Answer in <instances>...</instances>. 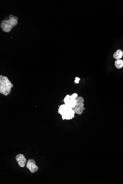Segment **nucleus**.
Returning <instances> with one entry per match:
<instances>
[{"instance_id": "obj_5", "label": "nucleus", "mask_w": 123, "mask_h": 184, "mask_svg": "<svg viewBox=\"0 0 123 184\" xmlns=\"http://www.w3.org/2000/svg\"><path fill=\"white\" fill-rule=\"evenodd\" d=\"M26 166L31 173L36 172L38 170V166L36 165V162L34 160H28L27 162Z\"/></svg>"}, {"instance_id": "obj_3", "label": "nucleus", "mask_w": 123, "mask_h": 184, "mask_svg": "<svg viewBox=\"0 0 123 184\" xmlns=\"http://www.w3.org/2000/svg\"><path fill=\"white\" fill-rule=\"evenodd\" d=\"M76 103L75 106L73 109L75 112L78 115H82L85 108L84 107V100L83 98L81 96L78 97L76 99Z\"/></svg>"}, {"instance_id": "obj_8", "label": "nucleus", "mask_w": 123, "mask_h": 184, "mask_svg": "<svg viewBox=\"0 0 123 184\" xmlns=\"http://www.w3.org/2000/svg\"><path fill=\"white\" fill-rule=\"evenodd\" d=\"M115 66L117 69H120L123 67V60H116L115 62Z\"/></svg>"}, {"instance_id": "obj_9", "label": "nucleus", "mask_w": 123, "mask_h": 184, "mask_svg": "<svg viewBox=\"0 0 123 184\" xmlns=\"http://www.w3.org/2000/svg\"><path fill=\"white\" fill-rule=\"evenodd\" d=\"M71 96L73 98H75V99H76L78 97V95L77 93H73Z\"/></svg>"}, {"instance_id": "obj_2", "label": "nucleus", "mask_w": 123, "mask_h": 184, "mask_svg": "<svg viewBox=\"0 0 123 184\" xmlns=\"http://www.w3.org/2000/svg\"><path fill=\"white\" fill-rule=\"evenodd\" d=\"M58 113L61 115L62 120H71L74 118L75 111L73 109L67 106L66 104L61 105L58 109Z\"/></svg>"}, {"instance_id": "obj_6", "label": "nucleus", "mask_w": 123, "mask_h": 184, "mask_svg": "<svg viewBox=\"0 0 123 184\" xmlns=\"http://www.w3.org/2000/svg\"><path fill=\"white\" fill-rule=\"evenodd\" d=\"M16 159L21 168L25 167L26 164L27 160L24 155L23 154H18L16 157Z\"/></svg>"}, {"instance_id": "obj_4", "label": "nucleus", "mask_w": 123, "mask_h": 184, "mask_svg": "<svg viewBox=\"0 0 123 184\" xmlns=\"http://www.w3.org/2000/svg\"><path fill=\"white\" fill-rule=\"evenodd\" d=\"M64 102L68 107L73 109L76 103V99L72 97L71 95H67L63 100Z\"/></svg>"}, {"instance_id": "obj_10", "label": "nucleus", "mask_w": 123, "mask_h": 184, "mask_svg": "<svg viewBox=\"0 0 123 184\" xmlns=\"http://www.w3.org/2000/svg\"><path fill=\"white\" fill-rule=\"evenodd\" d=\"M76 80L75 81V82L76 84H79V81L80 80V79L78 77L75 78Z\"/></svg>"}, {"instance_id": "obj_7", "label": "nucleus", "mask_w": 123, "mask_h": 184, "mask_svg": "<svg viewBox=\"0 0 123 184\" xmlns=\"http://www.w3.org/2000/svg\"><path fill=\"white\" fill-rule=\"evenodd\" d=\"M123 55V52L122 50H118L116 51V52L113 55V57L116 60L120 59L122 58Z\"/></svg>"}, {"instance_id": "obj_1", "label": "nucleus", "mask_w": 123, "mask_h": 184, "mask_svg": "<svg viewBox=\"0 0 123 184\" xmlns=\"http://www.w3.org/2000/svg\"><path fill=\"white\" fill-rule=\"evenodd\" d=\"M13 85L8 78L5 76L1 75L0 77V93L4 96L10 94Z\"/></svg>"}]
</instances>
